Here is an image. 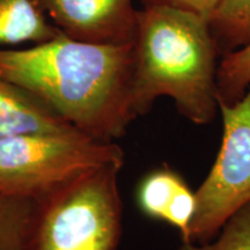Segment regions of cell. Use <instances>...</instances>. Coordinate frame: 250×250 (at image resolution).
<instances>
[{
    "label": "cell",
    "mask_w": 250,
    "mask_h": 250,
    "mask_svg": "<svg viewBox=\"0 0 250 250\" xmlns=\"http://www.w3.org/2000/svg\"><path fill=\"white\" fill-rule=\"evenodd\" d=\"M218 55L204 18L170 6L143 5L133 42L138 116L167 96L192 123H211L219 111Z\"/></svg>",
    "instance_id": "7a4b0ae2"
},
{
    "label": "cell",
    "mask_w": 250,
    "mask_h": 250,
    "mask_svg": "<svg viewBox=\"0 0 250 250\" xmlns=\"http://www.w3.org/2000/svg\"><path fill=\"white\" fill-rule=\"evenodd\" d=\"M124 165L116 143L77 130L0 139V197L36 199L94 168Z\"/></svg>",
    "instance_id": "277c9868"
},
{
    "label": "cell",
    "mask_w": 250,
    "mask_h": 250,
    "mask_svg": "<svg viewBox=\"0 0 250 250\" xmlns=\"http://www.w3.org/2000/svg\"><path fill=\"white\" fill-rule=\"evenodd\" d=\"M213 242H183L177 250H250V203L234 213Z\"/></svg>",
    "instance_id": "4fadbf2b"
},
{
    "label": "cell",
    "mask_w": 250,
    "mask_h": 250,
    "mask_svg": "<svg viewBox=\"0 0 250 250\" xmlns=\"http://www.w3.org/2000/svg\"><path fill=\"white\" fill-rule=\"evenodd\" d=\"M122 167L94 168L34 199L22 250H118Z\"/></svg>",
    "instance_id": "3957f363"
},
{
    "label": "cell",
    "mask_w": 250,
    "mask_h": 250,
    "mask_svg": "<svg viewBox=\"0 0 250 250\" xmlns=\"http://www.w3.org/2000/svg\"><path fill=\"white\" fill-rule=\"evenodd\" d=\"M219 0H142L143 5H166L191 12L208 20Z\"/></svg>",
    "instance_id": "9a60e30c"
},
{
    "label": "cell",
    "mask_w": 250,
    "mask_h": 250,
    "mask_svg": "<svg viewBox=\"0 0 250 250\" xmlns=\"http://www.w3.org/2000/svg\"><path fill=\"white\" fill-rule=\"evenodd\" d=\"M62 35L98 44H132L139 9L134 0H33Z\"/></svg>",
    "instance_id": "8992f818"
},
{
    "label": "cell",
    "mask_w": 250,
    "mask_h": 250,
    "mask_svg": "<svg viewBox=\"0 0 250 250\" xmlns=\"http://www.w3.org/2000/svg\"><path fill=\"white\" fill-rule=\"evenodd\" d=\"M34 199L0 197V250H22Z\"/></svg>",
    "instance_id": "8fae6325"
},
{
    "label": "cell",
    "mask_w": 250,
    "mask_h": 250,
    "mask_svg": "<svg viewBox=\"0 0 250 250\" xmlns=\"http://www.w3.org/2000/svg\"><path fill=\"white\" fill-rule=\"evenodd\" d=\"M132 44H98L61 33L24 49H0V79L33 94L79 132L114 142L138 116Z\"/></svg>",
    "instance_id": "6da1fadb"
},
{
    "label": "cell",
    "mask_w": 250,
    "mask_h": 250,
    "mask_svg": "<svg viewBox=\"0 0 250 250\" xmlns=\"http://www.w3.org/2000/svg\"><path fill=\"white\" fill-rule=\"evenodd\" d=\"M218 98L234 103L245 95L250 86V44L223 56L218 65Z\"/></svg>",
    "instance_id": "7c38bea8"
},
{
    "label": "cell",
    "mask_w": 250,
    "mask_h": 250,
    "mask_svg": "<svg viewBox=\"0 0 250 250\" xmlns=\"http://www.w3.org/2000/svg\"><path fill=\"white\" fill-rule=\"evenodd\" d=\"M223 56L250 44V0H219L208 19Z\"/></svg>",
    "instance_id": "9c48e42d"
},
{
    "label": "cell",
    "mask_w": 250,
    "mask_h": 250,
    "mask_svg": "<svg viewBox=\"0 0 250 250\" xmlns=\"http://www.w3.org/2000/svg\"><path fill=\"white\" fill-rule=\"evenodd\" d=\"M223 140L196 195L190 242L205 243L217 235L234 213L250 203V86L234 103L219 101Z\"/></svg>",
    "instance_id": "5b68a950"
},
{
    "label": "cell",
    "mask_w": 250,
    "mask_h": 250,
    "mask_svg": "<svg viewBox=\"0 0 250 250\" xmlns=\"http://www.w3.org/2000/svg\"><path fill=\"white\" fill-rule=\"evenodd\" d=\"M186 183L168 166L156 168L143 177L137 189V203L144 214L164 220L166 212L179 189Z\"/></svg>",
    "instance_id": "30bf717a"
},
{
    "label": "cell",
    "mask_w": 250,
    "mask_h": 250,
    "mask_svg": "<svg viewBox=\"0 0 250 250\" xmlns=\"http://www.w3.org/2000/svg\"><path fill=\"white\" fill-rule=\"evenodd\" d=\"M71 130L76 129L33 94L0 79V139Z\"/></svg>",
    "instance_id": "52a82bcc"
},
{
    "label": "cell",
    "mask_w": 250,
    "mask_h": 250,
    "mask_svg": "<svg viewBox=\"0 0 250 250\" xmlns=\"http://www.w3.org/2000/svg\"><path fill=\"white\" fill-rule=\"evenodd\" d=\"M196 212V195L187 183L180 188L173 202L166 212L164 221L177 228L182 235V241L188 242L190 239V226Z\"/></svg>",
    "instance_id": "5bb4252c"
},
{
    "label": "cell",
    "mask_w": 250,
    "mask_h": 250,
    "mask_svg": "<svg viewBox=\"0 0 250 250\" xmlns=\"http://www.w3.org/2000/svg\"><path fill=\"white\" fill-rule=\"evenodd\" d=\"M59 34L33 0H0V46L36 44Z\"/></svg>",
    "instance_id": "ba28073f"
}]
</instances>
